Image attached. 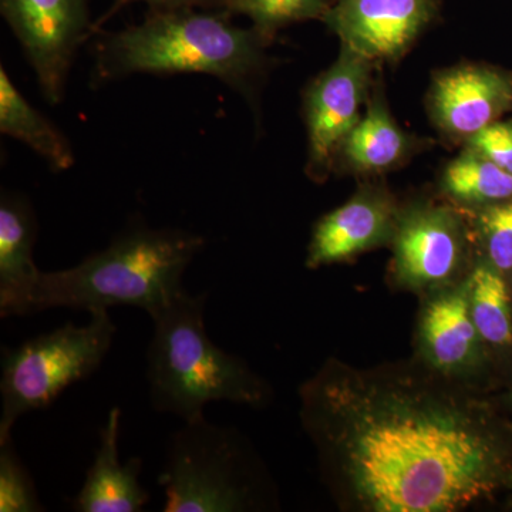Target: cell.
Segmentation results:
<instances>
[{
	"label": "cell",
	"instance_id": "6da1fadb",
	"mask_svg": "<svg viewBox=\"0 0 512 512\" xmlns=\"http://www.w3.org/2000/svg\"><path fill=\"white\" fill-rule=\"evenodd\" d=\"M301 397L326 477L360 510L461 511L503 484V450L460 394L330 362Z\"/></svg>",
	"mask_w": 512,
	"mask_h": 512
},
{
	"label": "cell",
	"instance_id": "7a4b0ae2",
	"mask_svg": "<svg viewBox=\"0 0 512 512\" xmlns=\"http://www.w3.org/2000/svg\"><path fill=\"white\" fill-rule=\"evenodd\" d=\"M229 15L227 10H150L143 22L101 40L97 79L138 73L208 74L249 94L264 72L268 39L254 26L234 25Z\"/></svg>",
	"mask_w": 512,
	"mask_h": 512
},
{
	"label": "cell",
	"instance_id": "3957f363",
	"mask_svg": "<svg viewBox=\"0 0 512 512\" xmlns=\"http://www.w3.org/2000/svg\"><path fill=\"white\" fill-rule=\"evenodd\" d=\"M204 245L201 235L184 229L133 225L79 265L42 271L25 315L52 308L92 312L134 306L153 318L185 291V271Z\"/></svg>",
	"mask_w": 512,
	"mask_h": 512
},
{
	"label": "cell",
	"instance_id": "277c9868",
	"mask_svg": "<svg viewBox=\"0 0 512 512\" xmlns=\"http://www.w3.org/2000/svg\"><path fill=\"white\" fill-rule=\"evenodd\" d=\"M207 293L181 292L153 316L148 345L150 399L160 413L188 423L204 417L212 402L261 406L268 402V384L244 360L215 345L205 328Z\"/></svg>",
	"mask_w": 512,
	"mask_h": 512
},
{
	"label": "cell",
	"instance_id": "5b68a950",
	"mask_svg": "<svg viewBox=\"0 0 512 512\" xmlns=\"http://www.w3.org/2000/svg\"><path fill=\"white\" fill-rule=\"evenodd\" d=\"M158 485L164 512L252 511L262 504L261 473L247 441L205 416L170 437Z\"/></svg>",
	"mask_w": 512,
	"mask_h": 512
},
{
	"label": "cell",
	"instance_id": "8992f818",
	"mask_svg": "<svg viewBox=\"0 0 512 512\" xmlns=\"http://www.w3.org/2000/svg\"><path fill=\"white\" fill-rule=\"evenodd\" d=\"M116 325L109 309L90 312L87 325L66 323L3 352L0 444L26 413L46 409L72 384L99 369L113 345Z\"/></svg>",
	"mask_w": 512,
	"mask_h": 512
},
{
	"label": "cell",
	"instance_id": "52a82bcc",
	"mask_svg": "<svg viewBox=\"0 0 512 512\" xmlns=\"http://www.w3.org/2000/svg\"><path fill=\"white\" fill-rule=\"evenodd\" d=\"M0 12L28 57L43 97L56 106L92 29L90 0H0Z\"/></svg>",
	"mask_w": 512,
	"mask_h": 512
},
{
	"label": "cell",
	"instance_id": "ba28073f",
	"mask_svg": "<svg viewBox=\"0 0 512 512\" xmlns=\"http://www.w3.org/2000/svg\"><path fill=\"white\" fill-rule=\"evenodd\" d=\"M433 13V0H335L322 18L343 46L372 62L403 55Z\"/></svg>",
	"mask_w": 512,
	"mask_h": 512
},
{
	"label": "cell",
	"instance_id": "9c48e42d",
	"mask_svg": "<svg viewBox=\"0 0 512 512\" xmlns=\"http://www.w3.org/2000/svg\"><path fill=\"white\" fill-rule=\"evenodd\" d=\"M370 62L343 46L338 62L320 74L306 92L309 163L326 167L340 144L359 123L369 86Z\"/></svg>",
	"mask_w": 512,
	"mask_h": 512
},
{
	"label": "cell",
	"instance_id": "30bf717a",
	"mask_svg": "<svg viewBox=\"0 0 512 512\" xmlns=\"http://www.w3.org/2000/svg\"><path fill=\"white\" fill-rule=\"evenodd\" d=\"M461 252L463 237L456 218L443 208H421L400 224L394 265L404 284L426 288L453 276Z\"/></svg>",
	"mask_w": 512,
	"mask_h": 512
},
{
	"label": "cell",
	"instance_id": "8fae6325",
	"mask_svg": "<svg viewBox=\"0 0 512 512\" xmlns=\"http://www.w3.org/2000/svg\"><path fill=\"white\" fill-rule=\"evenodd\" d=\"M511 104L510 82L480 66H460L441 73L431 94L434 117L456 136H474L495 123Z\"/></svg>",
	"mask_w": 512,
	"mask_h": 512
},
{
	"label": "cell",
	"instance_id": "7c38bea8",
	"mask_svg": "<svg viewBox=\"0 0 512 512\" xmlns=\"http://www.w3.org/2000/svg\"><path fill=\"white\" fill-rule=\"evenodd\" d=\"M121 410L114 407L100 430V443L86 480L73 501L77 512H140L144 510L150 493L141 485L143 460L130 458L121 464L119 437Z\"/></svg>",
	"mask_w": 512,
	"mask_h": 512
},
{
	"label": "cell",
	"instance_id": "4fadbf2b",
	"mask_svg": "<svg viewBox=\"0 0 512 512\" xmlns=\"http://www.w3.org/2000/svg\"><path fill=\"white\" fill-rule=\"evenodd\" d=\"M392 225L393 211L386 198L372 192L357 195L316 224L306 265L313 269L346 261L380 244Z\"/></svg>",
	"mask_w": 512,
	"mask_h": 512
},
{
	"label": "cell",
	"instance_id": "5bb4252c",
	"mask_svg": "<svg viewBox=\"0 0 512 512\" xmlns=\"http://www.w3.org/2000/svg\"><path fill=\"white\" fill-rule=\"evenodd\" d=\"M35 211L28 198L3 191L0 198V315H25L40 271L33 259Z\"/></svg>",
	"mask_w": 512,
	"mask_h": 512
},
{
	"label": "cell",
	"instance_id": "9a60e30c",
	"mask_svg": "<svg viewBox=\"0 0 512 512\" xmlns=\"http://www.w3.org/2000/svg\"><path fill=\"white\" fill-rule=\"evenodd\" d=\"M423 340L430 362L453 372L476 352L478 330L471 318L467 289L448 293L430 303L423 316Z\"/></svg>",
	"mask_w": 512,
	"mask_h": 512
},
{
	"label": "cell",
	"instance_id": "2e32d148",
	"mask_svg": "<svg viewBox=\"0 0 512 512\" xmlns=\"http://www.w3.org/2000/svg\"><path fill=\"white\" fill-rule=\"evenodd\" d=\"M0 131L32 148L53 170L66 171L76 163L66 136L23 97L3 66L0 67Z\"/></svg>",
	"mask_w": 512,
	"mask_h": 512
},
{
	"label": "cell",
	"instance_id": "e0dca14e",
	"mask_svg": "<svg viewBox=\"0 0 512 512\" xmlns=\"http://www.w3.org/2000/svg\"><path fill=\"white\" fill-rule=\"evenodd\" d=\"M406 144V136L382 101H375L340 147L356 170L382 171L404 156Z\"/></svg>",
	"mask_w": 512,
	"mask_h": 512
},
{
	"label": "cell",
	"instance_id": "ac0fdd59",
	"mask_svg": "<svg viewBox=\"0 0 512 512\" xmlns=\"http://www.w3.org/2000/svg\"><path fill=\"white\" fill-rule=\"evenodd\" d=\"M471 318L478 335L491 345L512 343L510 295L497 268L478 266L466 286Z\"/></svg>",
	"mask_w": 512,
	"mask_h": 512
},
{
	"label": "cell",
	"instance_id": "d6986e66",
	"mask_svg": "<svg viewBox=\"0 0 512 512\" xmlns=\"http://www.w3.org/2000/svg\"><path fill=\"white\" fill-rule=\"evenodd\" d=\"M448 194L464 202H501L512 198V175L470 147L444 173Z\"/></svg>",
	"mask_w": 512,
	"mask_h": 512
},
{
	"label": "cell",
	"instance_id": "ffe728a7",
	"mask_svg": "<svg viewBox=\"0 0 512 512\" xmlns=\"http://www.w3.org/2000/svg\"><path fill=\"white\" fill-rule=\"evenodd\" d=\"M332 0H229L227 12L247 16L262 36L302 20L322 18Z\"/></svg>",
	"mask_w": 512,
	"mask_h": 512
},
{
	"label": "cell",
	"instance_id": "44dd1931",
	"mask_svg": "<svg viewBox=\"0 0 512 512\" xmlns=\"http://www.w3.org/2000/svg\"><path fill=\"white\" fill-rule=\"evenodd\" d=\"M35 483L22 463L12 441L0 444V511H43Z\"/></svg>",
	"mask_w": 512,
	"mask_h": 512
},
{
	"label": "cell",
	"instance_id": "7402d4cb",
	"mask_svg": "<svg viewBox=\"0 0 512 512\" xmlns=\"http://www.w3.org/2000/svg\"><path fill=\"white\" fill-rule=\"evenodd\" d=\"M491 264L498 271L512 269V200L491 205L480 218Z\"/></svg>",
	"mask_w": 512,
	"mask_h": 512
},
{
	"label": "cell",
	"instance_id": "603a6c76",
	"mask_svg": "<svg viewBox=\"0 0 512 512\" xmlns=\"http://www.w3.org/2000/svg\"><path fill=\"white\" fill-rule=\"evenodd\" d=\"M468 143L471 148L512 175V124L495 121L468 137Z\"/></svg>",
	"mask_w": 512,
	"mask_h": 512
},
{
	"label": "cell",
	"instance_id": "cb8c5ba5",
	"mask_svg": "<svg viewBox=\"0 0 512 512\" xmlns=\"http://www.w3.org/2000/svg\"><path fill=\"white\" fill-rule=\"evenodd\" d=\"M146 3L150 10L168 9H210L227 10L229 0H116L117 5L127 3Z\"/></svg>",
	"mask_w": 512,
	"mask_h": 512
}]
</instances>
